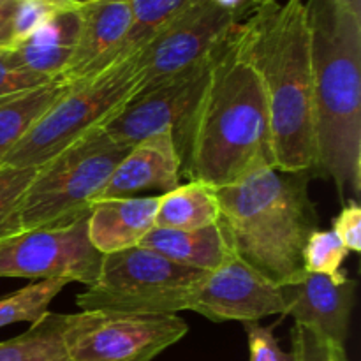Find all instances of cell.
<instances>
[{
  "label": "cell",
  "mask_w": 361,
  "mask_h": 361,
  "mask_svg": "<svg viewBox=\"0 0 361 361\" xmlns=\"http://www.w3.org/2000/svg\"><path fill=\"white\" fill-rule=\"evenodd\" d=\"M180 175L182 159L173 133L154 134L129 148L113 169L99 200L134 197L143 190L169 192L180 185Z\"/></svg>",
  "instance_id": "9a60e30c"
},
{
  "label": "cell",
  "mask_w": 361,
  "mask_h": 361,
  "mask_svg": "<svg viewBox=\"0 0 361 361\" xmlns=\"http://www.w3.org/2000/svg\"><path fill=\"white\" fill-rule=\"evenodd\" d=\"M48 78L32 73L14 55L13 48L0 49V101L48 83Z\"/></svg>",
  "instance_id": "4316f807"
},
{
  "label": "cell",
  "mask_w": 361,
  "mask_h": 361,
  "mask_svg": "<svg viewBox=\"0 0 361 361\" xmlns=\"http://www.w3.org/2000/svg\"><path fill=\"white\" fill-rule=\"evenodd\" d=\"M69 284L60 279L32 282L0 300V328L16 323H37L49 312L53 300Z\"/></svg>",
  "instance_id": "603a6c76"
},
{
  "label": "cell",
  "mask_w": 361,
  "mask_h": 361,
  "mask_svg": "<svg viewBox=\"0 0 361 361\" xmlns=\"http://www.w3.org/2000/svg\"><path fill=\"white\" fill-rule=\"evenodd\" d=\"M214 56L175 80L136 94L102 126V130L126 147H133L154 134L173 133L178 148L208 83Z\"/></svg>",
  "instance_id": "8fae6325"
},
{
  "label": "cell",
  "mask_w": 361,
  "mask_h": 361,
  "mask_svg": "<svg viewBox=\"0 0 361 361\" xmlns=\"http://www.w3.org/2000/svg\"><path fill=\"white\" fill-rule=\"evenodd\" d=\"M74 9L60 0H18L13 23V46L30 37L37 28L63 11Z\"/></svg>",
  "instance_id": "484cf974"
},
{
  "label": "cell",
  "mask_w": 361,
  "mask_h": 361,
  "mask_svg": "<svg viewBox=\"0 0 361 361\" xmlns=\"http://www.w3.org/2000/svg\"><path fill=\"white\" fill-rule=\"evenodd\" d=\"M194 2L196 0H130L133 23L116 53L115 63L140 51L164 25Z\"/></svg>",
  "instance_id": "7402d4cb"
},
{
  "label": "cell",
  "mask_w": 361,
  "mask_h": 361,
  "mask_svg": "<svg viewBox=\"0 0 361 361\" xmlns=\"http://www.w3.org/2000/svg\"><path fill=\"white\" fill-rule=\"evenodd\" d=\"M18 0H0V49L13 48V23Z\"/></svg>",
  "instance_id": "4dcf8cb0"
},
{
  "label": "cell",
  "mask_w": 361,
  "mask_h": 361,
  "mask_svg": "<svg viewBox=\"0 0 361 361\" xmlns=\"http://www.w3.org/2000/svg\"><path fill=\"white\" fill-rule=\"evenodd\" d=\"M293 361H326L328 341L303 324L291 328Z\"/></svg>",
  "instance_id": "f546056e"
},
{
  "label": "cell",
  "mask_w": 361,
  "mask_h": 361,
  "mask_svg": "<svg viewBox=\"0 0 361 361\" xmlns=\"http://www.w3.org/2000/svg\"><path fill=\"white\" fill-rule=\"evenodd\" d=\"M326 361H349L348 355H345V348H342V345H337V344H334V342L328 341Z\"/></svg>",
  "instance_id": "d6a6232c"
},
{
  "label": "cell",
  "mask_w": 361,
  "mask_h": 361,
  "mask_svg": "<svg viewBox=\"0 0 361 361\" xmlns=\"http://www.w3.org/2000/svg\"><path fill=\"white\" fill-rule=\"evenodd\" d=\"M215 192L219 224L243 261L279 286L305 271L303 249L319 229L305 173L259 166Z\"/></svg>",
  "instance_id": "277c9868"
},
{
  "label": "cell",
  "mask_w": 361,
  "mask_h": 361,
  "mask_svg": "<svg viewBox=\"0 0 361 361\" xmlns=\"http://www.w3.org/2000/svg\"><path fill=\"white\" fill-rule=\"evenodd\" d=\"M189 310L214 323H259L263 317L282 316L284 300L279 284L235 252L217 270L203 275Z\"/></svg>",
  "instance_id": "7c38bea8"
},
{
  "label": "cell",
  "mask_w": 361,
  "mask_h": 361,
  "mask_svg": "<svg viewBox=\"0 0 361 361\" xmlns=\"http://www.w3.org/2000/svg\"><path fill=\"white\" fill-rule=\"evenodd\" d=\"M210 2H214L215 6L222 7V9L238 14L240 18H245L247 14L254 9L252 0H210Z\"/></svg>",
  "instance_id": "1f68e13d"
},
{
  "label": "cell",
  "mask_w": 361,
  "mask_h": 361,
  "mask_svg": "<svg viewBox=\"0 0 361 361\" xmlns=\"http://www.w3.org/2000/svg\"><path fill=\"white\" fill-rule=\"evenodd\" d=\"M187 331L180 316L80 310L66 314L63 342L71 361H152Z\"/></svg>",
  "instance_id": "ba28073f"
},
{
  "label": "cell",
  "mask_w": 361,
  "mask_h": 361,
  "mask_svg": "<svg viewBox=\"0 0 361 361\" xmlns=\"http://www.w3.org/2000/svg\"><path fill=\"white\" fill-rule=\"evenodd\" d=\"M236 25L212 60L208 83L178 145L187 178L215 189L259 166H275L267 94Z\"/></svg>",
  "instance_id": "6da1fadb"
},
{
  "label": "cell",
  "mask_w": 361,
  "mask_h": 361,
  "mask_svg": "<svg viewBox=\"0 0 361 361\" xmlns=\"http://www.w3.org/2000/svg\"><path fill=\"white\" fill-rule=\"evenodd\" d=\"M60 2L67 4V6L74 7V9H81V7L88 6V4L95 2V0H60Z\"/></svg>",
  "instance_id": "e575fe53"
},
{
  "label": "cell",
  "mask_w": 361,
  "mask_h": 361,
  "mask_svg": "<svg viewBox=\"0 0 361 361\" xmlns=\"http://www.w3.org/2000/svg\"><path fill=\"white\" fill-rule=\"evenodd\" d=\"M349 250L331 229H316L309 236L303 249V270L342 281L348 275L342 271Z\"/></svg>",
  "instance_id": "cb8c5ba5"
},
{
  "label": "cell",
  "mask_w": 361,
  "mask_h": 361,
  "mask_svg": "<svg viewBox=\"0 0 361 361\" xmlns=\"http://www.w3.org/2000/svg\"><path fill=\"white\" fill-rule=\"evenodd\" d=\"M236 32L267 94L275 168L312 171L316 126L305 0L257 6L238 21Z\"/></svg>",
  "instance_id": "7a4b0ae2"
},
{
  "label": "cell",
  "mask_w": 361,
  "mask_h": 361,
  "mask_svg": "<svg viewBox=\"0 0 361 361\" xmlns=\"http://www.w3.org/2000/svg\"><path fill=\"white\" fill-rule=\"evenodd\" d=\"M204 271L182 267L143 247L102 256L97 279L76 298L80 310L178 316L189 310Z\"/></svg>",
  "instance_id": "52a82bcc"
},
{
  "label": "cell",
  "mask_w": 361,
  "mask_h": 361,
  "mask_svg": "<svg viewBox=\"0 0 361 361\" xmlns=\"http://www.w3.org/2000/svg\"><path fill=\"white\" fill-rule=\"evenodd\" d=\"M80 13L76 46L60 74L69 85L95 76L115 63L116 53L133 23L130 0H95L81 7Z\"/></svg>",
  "instance_id": "5bb4252c"
},
{
  "label": "cell",
  "mask_w": 361,
  "mask_h": 361,
  "mask_svg": "<svg viewBox=\"0 0 361 361\" xmlns=\"http://www.w3.org/2000/svg\"><path fill=\"white\" fill-rule=\"evenodd\" d=\"M137 92L140 71L136 55L71 85L0 166L39 168L81 136L104 126Z\"/></svg>",
  "instance_id": "8992f818"
},
{
  "label": "cell",
  "mask_w": 361,
  "mask_h": 361,
  "mask_svg": "<svg viewBox=\"0 0 361 361\" xmlns=\"http://www.w3.org/2000/svg\"><path fill=\"white\" fill-rule=\"evenodd\" d=\"M63 326L66 314L48 312L21 335L0 342V361H71Z\"/></svg>",
  "instance_id": "44dd1931"
},
{
  "label": "cell",
  "mask_w": 361,
  "mask_h": 361,
  "mask_svg": "<svg viewBox=\"0 0 361 361\" xmlns=\"http://www.w3.org/2000/svg\"><path fill=\"white\" fill-rule=\"evenodd\" d=\"M37 168L0 166V240L23 231L20 215L21 196Z\"/></svg>",
  "instance_id": "d4e9b609"
},
{
  "label": "cell",
  "mask_w": 361,
  "mask_h": 361,
  "mask_svg": "<svg viewBox=\"0 0 361 361\" xmlns=\"http://www.w3.org/2000/svg\"><path fill=\"white\" fill-rule=\"evenodd\" d=\"M129 148L99 127L39 166L21 196L23 231L63 228L88 217Z\"/></svg>",
  "instance_id": "5b68a950"
},
{
  "label": "cell",
  "mask_w": 361,
  "mask_h": 361,
  "mask_svg": "<svg viewBox=\"0 0 361 361\" xmlns=\"http://www.w3.org/2000/svg\"><path fill=\"white\" fill-rule=\"evenodd\" d=\"M137 247L150 249L173 263L194 268L204 274L217 270L235 254L221 224L192 229V231L155 226L147 233Z\"/></svg>",
  "instance_id": "e0dca14e"
},
{
  "label": "cell",
  "mask_w": 361,
  "mask_h": 361,
  "mask_svg": "<svg viewBox=\"0 0 361 361\" xmlns=\"http://www.w3.org/2000/svg\"><path fill=\"white\" fill-rule=\"evenodd\" d=\"M69 87L59 76L41 87L0 101V164Z\"/></svg>",
  "instance_id": "d6986e66"
},
{
  "label": "cell",
  "mask_w": 361,
  "mask_h": 361,
  "mask_svg": "<svg viewBox=\"0 0 361 361\" xmlns=\"http://www.w3.org/2000/svg\"><path fill=\"white\" fill-rule=\"evenodd\" d=\"M87 219L0 240V279H60L90 286L97 279L102 256L88 240Z\"/></svg>",
  "instance_id": "30bf717a"
},
{
  "label": "cell",
  "mask_w": 361,
  "mask_h": 361,
  "mask_svg": "<svg viewBox=\"0 0 361 361\" xmlns=\"http://www.w3.org/2000/svg\"><path fill=\"white\" fill-rule=\"evenodd\" d=\"M316 126V169L341 203L361 190V14L337 0H305Z\"/></svg>",
  "instance_id": "3957f363"
},
{
  "label": "cell",
  "mask_w": 361,
  "mask_h": 361,
  "mask_svg": "<svg viewBox=\"0 0 361 361\" xmlns=\"http://www.w3.org/2000/svg\"><path fill=\"white\" fill-rule=\"evenodd\" d=\"M284 300V314L321 335L326 341L345 348L355 307L356 281L303 271L293 281L279 286Z\"/></svg>",
  "instance_id": "4fadbf2b"
},
{
  "label": "cell",
  "mask_w": 361,
  "mask_h": 361,
  "mask_svg": "<svg viewBox=\"0 0 361 361\" xmlns=\"http://www.w3.org/2000/svg\"><path fill=\"white\" fill-rule=\"evenodd\" d=\"M249 342V361H293L291 353L281 348V342L274 335V328L259 323H243Z\"/></svg>",
  "instance_id": "83f0119b"
},
{
  "label": "cell",
  "mask_w": 361,
  "mask_h": 361,
  "mask_svg": "<svg viewBox=\"0 0 361 361\" xmlns=\"http://www.w3.org/2000/svg\"><path fill=\"white\" fill-rule=\"evenodd\" d=\"M331 231L338 236L349 252H361V207L356 200H348L341 214L331 221Z\"/></svg>",
  "instance_id": "f1b7e54d"
},
{
  "label": "cell",
  "mask_w": 361,
  "mask_h": 361,
  "mask_svg": "<svg viewBox=\"0 0 361 361\" xmlns=\"http://www.w3.org/2000/svg\"><path fill=\"white\" fill-rule=\"evenodd\" d=\"M219 214L215 187L200 180H189L159 196L155 226L192 231L219 224Z\"/></svg>",
  "instance_id": "ffe728a7"
},
{
  "label": "cell",
  "mask_w": 361,
  "mask_h": 361,
  "mask_svg": "<svg viewBox=\"0 0 361 361\" xmlns=\"http://www.w3.org/2000/svg\"><path fill=\"white\" fill-rule=\"evenodd\" d=\"M80 9L56 14L30 37L13 46L14 55L32 73L55 80L69 63L80 30Z\"/></svg>",
  "instance_id": "ac0fdd59"
},
{
  "label": "cell",
  "mask_w": 361,
  "mask_h": 361,
  "mask_svg": "<svg viewBox=\"0 0 361 361\" xmlns=\"http://www.w3.org/2000/svg\"><path fill=\"white\" fill-rule=\"evenodd\" d=\"M159 196L108 197L92 204L87 219L88 240L101 256L140 245L155 228Z\"/></svg>",
  "instance_id": "2e32d148"
},
{
  "label": "cell",
  "mask_w": 361,
  "mask_h": 361,
  "mask_svg": "<svg viewBox=\"0 0 361 361\" xmlns=\"http://www.w3.org/2000/svg\"><path fill=\"white\" fill-rule=\"evenodd\" d=\"M338 4H342V6L349 7L351 11H355V13L361 14V0H337Z\"/></svg>",
  "instance_id": "836d02e7"
},
{
  "label": "cell",
  "mask_w": 361,
  "mask_h": 361,
  "mask_svg": "<svg viewBox=\"0 0 361 361\" xmlns=\"http://www.w3.org/2000/svg\"><path fill=\"white\" fill-rule=\"evenodd\" d=\"M240 20L238 14L210 0H196L185 7L134 53L140 92L175 80L210 60Z\"/></svg>",
  "instance_id": "9c48e42d"
}]
</instances>
